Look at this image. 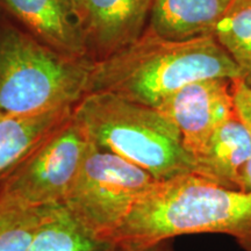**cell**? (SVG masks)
<instances>
[{
	"mask_svg": "<svg viewBox=\"0 0 251 251\" xmlns=\"http://www.w3.org/2000/svg\"><path fill=\"white\" fill-rule=\"evenodd\" d=\"M251 238V193L228 190L196 174L157 180L113 235L118 248H140L187 234Z\"/></svg>",
	"mask_w": 251,
	"mask_h": 251,
	"instance_id": "1",
	"label": "cell"
},
{
	"mask_svg": "<svg viewBox=\"0 0 251 251\" xmlns=\"http://www.w3.org/2000/svg\"><path fill=\"white\" fill-rule=\"evenodd\" d=\"M206 78L240 79L237 65L214 36L172 41L147 28L127 48L94 62L89 93L111 92L156 108L180 87Z\"/></svg>",
	"mask_w": 251,
	"mask_h": 251,
	"instance_id": "2",
	"label": "cell"
},
{
	"mask_svg": "<svg viewBox=\"0 0 251 251\" xmlns=\"http://www.w3.org/2000/svg\"><path fill=\"white\" fill-rule=\"evenodd\" d=\"M72 114L93 146L139 166L156 180L193 172V158L179 130L156 108L111 92H94L86 94Z\"/></svg>",
	"mask_w": 251,
	"mask_h": 251,
	"instance_id": "3",
	"label": "cell"
},
{
	"mask_svg": "<svg viewBox=\"0 0 251 251\" xmlns=\"http://www.w3.org/2000/svg\"><path fill=\"white\" fill-rule=\"evenodd\" d=\"M93 64L26 30L0 28V111L29 115L75 107L89 93Z\"/></svg>",
	"mask_w": 251,
	"mask_h": 251,
	"instance_id": "4",
	"label": "cell"
},
{
	"mask_svg": "<svg viewBox=\"0 0 251 251\" xmlns=\"http://www.w3.org/2000/svg\"><path fill=\"white\" fill-rule=\"evenodd\" d=\"M156 179L139 166L91 143L63 207L93 236L113 235Z\"/></svg>",
	"mask_w": 251,
	"mask_h": 251,
	"instance_id": "5",
	"label": "cell"
},
{
	"mask_svg": "<svg viewBox=\"0 0 251 251\" xmlns=\"http://www.w3.org/2000/svg\"><path fill=\"white\" fill-rule=\"evenodd\" d=\"M90 146L72 114L26 161L0 181V192L29 205L62 206Z\"/></svg>",
	"mask_w": 251,
	"mask_h": 251,
	"instance_id": "6",
	"label": "cell"
},
{
	"mask_svg": "<svg viewBox=\"0 0 251 251\" xmlns=\"http://www.w3.org/2000/svg\"><path fill=\"white\" fill-rule=\"evenodd\" d=\"M156 109L177 127L185 150L194 159L213 134L235 117L233 80L206 78L192 81Z\"/></svg>",
	"mask_w": 251,
	"mask_h": 251,
	"instance_id": "7",
	"label": "cell"
},
{
	"mask_svg": "<svg viewBox=\"0 0 251 251\" xmlns=\"http://www.w3.org/2000/svg\"><path fill=\"white\" fill-rule=\"evenodd\" d=\"M153 0H84L81 28L87 57L102 61L127 48L149 26Z\"/></svg>",
	"mask_w": 251,
	"mask_h": 251,
	"instance_id": "8",
	"label": "cell"
},
{
	"mask_svg": "<svg viewBox=\"0 0 251 251\" xmlns=\"http://www.w3.org/2000/svg\"><path fill=\"white\" fill-rule=\"evenodd\" d=\"M0 6L46 45L64 54L87 57L74 0H0Z\"/></svg>",
	"mask_w": 251,
	"mask_h": 251,
	"instance_id": "9",
	"label": "cell"
},
{
	"mask_svg": "<svg viewBox=\"0 0 251 251\" xmlns=\"http://www.w3.org/2000/svg\"><path fill=\"white\" fill-rule=\"evenodd\" d=\"M251 157V135L236 115L224 124L193 159V174L241 191V170Z\"/></svg>",
	"mask_w": 251,
	"mask_h": 251,
	"instance_id": "10",
	"label": "cell"
},
{
	"mask_svg": "<svg viewBox=\"0 0 251 251\" xmlns=\"http://www.w3.org/2000/svg\"><path fill=\"white\" fill-rule=\"evenodd\" d=\"M74 108L29 115L0 111V181L61 128L72 117Z\"/></svg>",
	"mask_w": 251,
	"mask_h": 251,
	"instance_id": "11",
	"label": "cell"
},
{
	"mask_svg": "<svg viewBox=\"0 0 251 251\" xmlns=\"http://www.w3.org/2000/svg\"><path fill=\"white\" fill-rule=\"evenodd\" d=\"M233 0H153L148 28L158 36L187 41L213 35Z\"/></svg>",
	"mask_w": 251,
	"mask_h": 251,
	"instance_id": "12",
	"label": "cell"
},
{
	"mask_svg": "<svg viewBox=\"0 0 251 251\" xmlns=\"http://www.w3.org/2000/svg\"><path fill=\"white\" fill-rule=\"evenodd\" d=\"M62 206H36L0 192V251H27L42 226Z\"/></svg>",
	"mask_w": 251,
	"mask_h": 251,
	"instance_id": "13",
	"label": "cell"
},
{
	"mask_svg": "<svg viewBox=\"0 0 251 251\" xmlns=\"http://www.w3.org/2000/svg\"><path fill=\"white\" fill-rule=\"evenodd\" d=\"M111 241L101 240L85 230L64 207L48 220L34 237L27 251H117Z\"/></svg>",
	"mask_w": 251,
	"mask_h": 251,
	"instance_id": "14",
	"label": "cell"
},
{
	"mask_svg": "<svg viewBox=\"0 0 251 251\" xmlns=\"http://www.w3.org/2000/svg\"><path fill=\"white\" fill-rule=\"evenodd\" d=\"M214 37L237 65L240 80L251 87V0H233Z\"/></svg>",
	"mask_w": 251,
	"mask_h": 251,
	"instance_id": "15",
	"label": "cell"
},
{
	"mask_svg": "<svg viewBox=\"0 0 251 251\" xmlns=\"http://www.w3.org/2000/svg\"><path fill=\"white\" fill-rule=\"evenodd\" d=\"M234 105H235V115L238 120L244 125L251 135V103L242 96V93L238 91L234 85Z\"/></svg>",
	"mask_w": 251,
	"mask_h": 251,
	"instance_id": "16",
	"label": "cell"
},
{
	"mask_svg": "<svg viewBox=\"0 0 251 251\" xmlns=\"http://www.w3.org/2000/svg\"><path fill=\"white\" fill-rule=\"evenodd\" d=\"M241 191L251 193V157L241 170Z\"/></svg>",
	"mask_w": 251,
	"mask_h": 251,
	"instance_id": "17",
	"label": "cell"
},
{
	"mask_svg": "<svg viewBox=\"0 0 251 251\" xmlns=\"http://www.w3.org/2000/svg\"><path fill=\"white\" fill-rule=\"evenodd\" d=\"M117 251H172V250L168 247V244H166L164 241V242L151 244V246H147V247L128 248V249H121V248H119Z\"/></svg>",
	"mask_w": 251,
	"mask_h": 251,
	"instance_id": "18",
	"label": "cell"
},
{
	"mask_svg": "<svg viewBox=\"0 0 251 251\" xmlns=\"http://www.w3.org/2000/svg\"><path fill=\"white\" fill-rule=\"evenodd\" d=\"M234 81V85L236 89L240 91L241 93H242V96L246 98L248 101H249L251 103V87L247 86L246 84L243 83V81H241L240 79H235L233 80Z\"/></svg>",
	"mask_w": 251,
	"mask_h": 251,
	"instance_id": "19",
	"label": "cell"
},
{
	"mask_svg": "<svg viewBox=\"0 0 251 251\" xmlns=\"http://www.w3.org/2000/svg\"><path fill=\"white\" fill-rule=\"evenodd\" d=\"M83 1L84 0H74V2H75V5H76L78 12H79V15H80V9H81V5H83Z\"/></svg>",
	"mask_w": 251,
	"mask_h": 251,
	"instance_id": "20",
	"label": "cell"
},
{
	"mask_svg": "<svg viewBox=\"0 0 251 251\" xmlns=\"http://www.w3.org/2000/svg\"><path fill=\"white\" fill-rule=\"evenodd\" d=\"M244 248H246V249H247L248 251H251V238H250V241H249V242H248L247 246L244 247Z\"/></svg>",
	"mask_w": 251,
	"mask_h": 251,
	"instance_id": "21",
	"label": "cell"
}]
</instances>
